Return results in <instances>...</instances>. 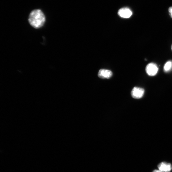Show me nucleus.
Segmentation results:
<instances>
[{
  "label": "nucleus",
  "instance_id": "f257e3e1",
  "mask_svg": "<svg viewBox=\"0 0 172 172\" xmlns=\"http://www.w3.org/2000/svg\"><path fill=\"white\" fill-rule=\"evenodd\" d=\"M45 21V16L43 11L40 9L32 11L29 17V22L32 27L36 29L42 27Z\"/></svg>",
  "mask_w": 172,
  "mask_h": 172
},
{
  "label": "nucleus",
  "instance_id": "f03ea898",
  "mask_svg": "<svg viewBox=\"0 0 172 172\" xmlns=\"http://www.w3.org/2000/svg\"><path fill=\"white\" fill-rule=\"evenodd\" d=\"M157 65L153 63H150L146 68V71L149 76H153L156 75L158 71Z\"/></svg>",
  "mask_w": 172,
  "mask_h": 172
},
{
  "label": "nucleus",
  "instance_id": "7ed1b4c3",
  "mask_svg": "<svg viewBox=\"0 0 172 172\" xmlns=\"http://www.w3.org/2000/svg\"><path fill=\"white\" fill-rule=\"evenodd\" d=\"M145 94V90L143 88L135 87L132 91L131 94L134 98L139 99L142 98Z\"/></svg>",
  "mask_w": 172,
  "mask_h": 172
},
{
  "label": "nucleus",
  "instance_id": "20e7f679",
  "mask_svg": "<svg viewBox=\"0 0 172 172\" xmlns=\"http://www.w3.org/2000/svg\"><path fill=\"white\" fill-rule=\"evenodd\" d=\"M158 167L162 172H170L172 169L171 164L165 162L160 163L158 165Z\"/></svg>",
  "mask_w": 172,
  "mask_h": 172
},
{
  "label": "nucleus",
  "instance_id": "39448f33",
  "mask_svg": "<svg viewBox=\"0 0 172 172\" xmlns=\"http://www.w3.org/2000/svg\"><path fill=\"white\" fill-rule=\"evenodd\" d=\"M118 14L122 18H129L132 15V12L129 8H123L119 10Z\"/></svg>",
  "mask_w": 172,
  "mask_h": 172
},
{
  "label": "nucleus",
  "instance_id": "423d86ee",
  "mask_svg": "<svg viewBox=\"0 0 172 172\" xmlns=\"http://www.w3.org/2000/svg\"><path fill=\"white\" fill-rule=\"evenodd\" d=\"M112 75L113 73L111 71L105 69H102L99 71L98 75L101 78L108 79L112 76Z\"/></svg>",
  "mask_w": 172,
  "mask_h": 172
},
{
  "label": "nucleus",
  "instance_id": "0eeeda50",
  "mask_svg": "<svg viewBox=\"0 0 172 172\" xmlns=\"http://www.w3.org/2000/svg\"><path fill=\"white\" fill-rule=\"evenodd\" d=\"M172 68V62L169 61L166 62L164 66V71L165 72H169Z\"/></svg>",
  "mask_w": 172,
  "mask_h": 172
},
{
  "label": "nucleus",
  "instance_id": "6e6552de",
  "mask_svg": "<svg viewBox=\"0 0 172 172\" xmlns=\"http://www.w3.org/2000/svg\"><path fill=\"white\" fill-rule=\"evenodd\" d=\"M169 11L171 18H172V7L170 8L169 9Z\"/></svg>",
  "mask_w": 172,
  "mask_h": 172
},
{
  "label": "nucleus",
  "instance_id": "1a4fd4ad",
  "mask_svg": "<svg viewBox=\"0 0 172 172\" xmlns=\"http://www.w3.org/2000/svg\"><path fill=\"white\" fill-rule=\"evenodd\" d=\"M152 172H162L161 171L159 170H153Z\"/></svg>",
  "mask_w": 172,
  "mask_h": 172
},
{
  "label": "nucleus",
  "instance_id": "9d476101",
  "mask_svg": "<svg viewBox=\"0 0 172 172\" xmlns=\"http://www.w3.org/2000/svg\"><path fill=\"white\" fill-rule=\"evenodd\" d=\"M171 50H172V46H171Z\"/></svg>",
  "mask_w": 172,
  "mask_h": 172
}]
</instances>
